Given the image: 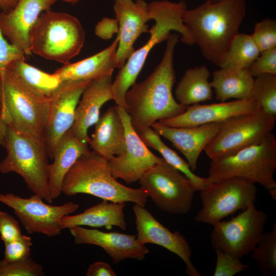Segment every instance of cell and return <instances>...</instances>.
Segmentation results:
<instances>
[{
    "mask_svg": "<svg viewBox=\"0 0 276 276\" xmlns=\"http://www.w3.org/2000/svg\"><path fill=\"white\" fill-rule=\"evenodd\" d=\"M178 37L177 33L170 35L159 63L147 78L135 82L125 94L126 111L136 131L186 110V106L178 103L172 93L176 80L173 56Z\"/></svg>",
    "mask_w": 276,
    "mask_h": 276,
    "instance_id": "6da1fadb",
    "label": "cell"
},
{
    "mask_svg": "<svg viewBox=\"0 0 276 276\" xmlns=\"http://www.w3.org/2000/svg\"><path fill=\"white\" fill-rule=\"evenodd\" d=\"M246 0L206 1L187 10L183 20L206 60L220 66L246 13Z\"/></svg>",
    "mask_w": 276,
    "mask_h": 276,
    "instance_id": "7a4b0ae2",
    "label": "cell"
},
{
    "mask_svg": "<svg viewBox=\"0 0 276 276\" xmlns=\"http://www.w3.org/2000/svg\"><path fill=\"white\" fill-rule=\"evenodd\" d=\"M148 7L151 20L155 21V24L149 30L150 38L143 46L132 53L112 81L113 100L117 106L125 110V94L136 82L149 53L156 44L166 40L172 31L180 34L183 43L189 45L195 44L194 38L183 20V14L187 10L185 1H154L148 4Z\"/></svg>",
    "mask_w": 276,
    "mask_h": 276,
    "instance_id": "3957f363",
    "label": "cell"
},
{
    "mask_svg": "<svg viewBox=\"0 0 276 276\" xmlns=\"http://www.w3.org/2000/svg\"><path fill=\"white\" fill-rule=\"evenodd\" d=\"M62 193L86 194L113 202H131L145 207L148 196L140 187L122 185L112 176L108 160L93 150L82 155L64 176Z\"/></svg>",
    "mask_w": 276,
    "mask_h": 276,
    "instance_id": "277c9868",
    "label": "cell"
},
{
    "mask_svg": "<svg viewBox=\"0 0 276 276\" xmlns=\"http://www.w3.org/2000/svg\"><path fill=\"white\" fill-rule=\"evenodd\" d=\"M49 98L26 85L7 69L0 71V124L10 125L45 148Z\"/></svg>",
    "mask_w": 276,
    "mask_h": 276,
    "instance_id": "5b68a950",
    "label": "cell"
},
{
    "mask_svg": "<svg viewBox=\"0 0 276 276\" xmlns=\"http://www.w3.org/2000/svg\"><path fill=\"white\" fill-rule=\"evenodd\" d=\"M0 145L7 151L6 156L0 162V173L18 174L33 194L52 203L54 199L48 184L50 164L45 148L5 124H0Z\"/></svg>",
    "mask_w": 276,
    "mask_h": 276,
    "instance_id": "8992f818",
    "label": "cell"
},
{
    "mask_svg": "<svg viewBox=\"0 0 276 276\" xmlns=\"http://www.w3.org/2000/svg\"><path fill=\"white\" fill-rule=\"evenodd\" d=\"M276 138L271 133L262 142L225 157L211 159L209 182L241 177L260 185L276 200Z\"/></svg>",
    "mask_w": 276,
    "mask_h": 276,
    "instance_id": "52a82bcc",
    "label": "cell"
},
{
    "mask_svg": "<svg viewBox=\"0 0 276 276\" xmlns=\"http://www.w3.org/2000/svg\"><path fill=\"white\" fill-rule=\"evenodd\" d=\"M85 31L75 16L51 10L42 12L30 34L32 53L66 64L83 46Z\"/></svg>",
    "mask_w": 276,
    "mask_h": 276,
    "instance_id": "ba28073f",
    "label": "cell"
},
{
    "mask_svg": "<svg viewBox=\"0 0 276 276\" xmlns=\"http://www.w3.org/2000/svg\"><path fill=\"white\" fill-rule=\"evenodd\" d=\"M276 116L260 108L221 122L219 129L204 151L211 160L233 154L264 141L275 126Z\"/></svg>",
    "mask_w": 276,
    "mask_h": 276,
    "instance_id": "9c48e42d",
    "label": "cell"
},
{
    "mask_svg": "<svg viewBox=\"0 0 276 276\" xmlns=\"http://www.w3.org/2000/svg\"><path fill=\"white\" fill-rule=\"evenodd\" d=\"M139 182L160 210L173 214H185L191 210L196 188L184 174L165 161L149 169Z\"/></svg>",
    "mask_w": 276,
    "mask_h": 276,
    "instance_id": "30bf717a",
    "label": "cell"
},
{
    "mask_svg": "<svg viewBox=\"0 0 276 276\" xmlns=\"http://www.w3.org/2000/svg\"><path fill=\"white\" fill-rule=\"evenodd\" d=\"M199 191L202 208L195 220L214 225L239 210L254 205L257 190L255 183L249 180L232 177L210 182Z\"/></svg>",
    "mask_w": 276,
    "mask_h": 276,
    "instance_id": "8fae6325",
    "label": "cell"
},
{
    "mask_svg": "<svg viewBox=\"0 0 276 276\" xmlns=\"http://www.w3.org/2000/svg\"><path fill=\"white\" fill-rule=\"evenodd\" d=\"M267 214L252 205L228 221H220L213 226L210 242L220 249L241 259L250 254L264 233Z\"/></svg>",
    "mask_w": 276,
    "mask_h": 276,
    "instance_id": "7c38bea8",
    "label": "cell"
},
{
    "mask_svg": "<svg viewBox=\"0 0 276 276\" xmlns=\"http://www.w3.org/2000/svg\"><path fill=\"white\" fill-rule=\"evenodd\" d=\"M43 200L35 194L22 198L12 193H0V202L13 210L29 234H41L48 237L58 236L62 231V218L76 212L79 205L72 201L53 205Z\"/></svg>",
    "mask_w": 276,
    "mask_h": 276,
    "instance_id": "4fadbf2b",
    "label": "cell"
},
{
    "mask_svg": "<svg viewBox=\"0 0 276 276\" xmlns=\"http://www.w3.org/2000/svg\"><path fill=\"white\" fill-rule=\"evenodd\" d=\"M117 106L124 126L125 150L109 159L108 163L114 178L122 179L129 184L139 181L147 171L165 160L148 149L133 127L128 112L124 108Z\"/></svg>",
    "mask_w": 276,
    "mask_h": 276,
    "instance_id": "5bb4252c",
    "label": "cell"
},
{
    "mask_svg": "<svg viewBox=\"0 0 276 276\" xmlns=\"http://www.w3.org/2000/svg\"><path fill=\"white\" fill-rule=\"evenodd\" d=\"M90 82H62L49 97L44 145L48 156L51 159L58 142L73 126L77 104L84 89Z\"/></svg>",
    "mask_w": 276,
    "mask_h": 276,
    "instance_id": "9a60e30c",
    "label": "cell"
},
{
    "mask_svg": "<svg viewBox=\"0 0 276 276\" xmlns=\"http://www.w3.org/2000/svg\"><path fill=\"white\" fill-rule=\"evenodd\" d=\"M133 211L137 231L136 239L142 245L154 244L178 256L185 263L186 273L190 276L200 273L191 260L190 244L179 232H172L164 226L144 206L134 203Z\"/></svg>",
    "mask_w": 276,
    "mask_h": 276,
    "instance_id": "2e32d148",
    "label": "cell"
},
{
    "mask_svg": "<svg viewBox=\"0 0 276 276\" xmlns=\"http://www.w3.org/2000/svg\"><path fill=\"white\" fill-rule=\"evenodd\" d=\"M113 10L119 25L117 68H122L135 51L133 45L143 33L149 32L151 20L148 4L145 0H113Z\"/></svg>",
    "mask_w": 276,
    "mask_h": 276,
    "instance_id": "e0dca14e",
    "label": "cell"
},
{
    "mask_svg": "<svg viewBox=\"0 0 276 276\" xmlns=\"http://www.w3.org/2000/svg\"><path fill=\"white\" fill-rule=\"evenodd\" d=\"M57 0H18L10 12H0V28L10 43L25 55L32 53L30 46V32L40 14L51 10Z\"/></svg>",
    "mask_w": 276,
    "mask_h": 276,
    "instance_id": "ac0fdd59",
    "label": "cell"
},
{
    "mask_svg": "<svg viewBox=\"0 0 276 276\" xmlns=\"http://www.w3.org/2000/svg\"><path fill=\"white\" fill-rule=\"evenodd\" d=\"M70 231L75 243L101 247L115 264L128 259L141 261L149 252L145 245L139 242L136 235L117 232H105L80 226L72 227Z\"/></svg>",
    "mask_w": 276,
    "mask_h": 276,
    "instance_id": "d6986e66",
    "label": "cell"
},
{
    "mask_svg": "<svg viewBox=\"0 0 276 276\" xmlns=\"http://www.w3.org/2000/svg\"><path fill=\"white\" fill-rule=\"evenodd\" d=\"M260 107L252 99L188 105L181 114L157 122L169 127H189L222 122L233 117L253 112Z\"/></svg>",
    "mask_w": 276,
    "mask_h": 276,
    "instance_id": "ffe728a7",
    "label": "cell"
},
{
    "mask_svg": "<svg viewBox=\"0 0 276 276\" xmlns=\"http://www.w3.org/2000/svg\"><path fill=\"white\" fill-rule=\"evenodd\" d=\"M112 76H106L90 81L84 89L77 104L71 133L81 141L89 143L87 131L100 118L102 106L113 100Z\"/></svg>",
    "mask_w": 276,
    "mask_h": 276,
    "instance_id": "44dd1931",
    "label": "cell"
},
{
    "mask_svg": "<svg viewBox=\"0 0 276 276\" xmlns=\"http://www.w3.org/2000/svg\"><path fill=\"white\" fill-rule=\"evenodd\" d=\"M221 122L189 127H173L157 122L151 125L160 136L169 141L185 157L194 172L198 158L207 145L218 132Z\"/></svg>",
    "mask_w": 276,
    "mask_h": 276,
    "instance_id": "7402d4cb",
    "label": "cell"
},
{
    "mask_svg": "<svg viewBox=\"0 0 276 276\" xmlns=\"http://www.w3.org/2000/svg\"><path fill=\"white\" fill-rule=\"evenodd\" d=\"M118 42L117 35L112 43L103 50L81 61L64 64L54 73L61 82L91 81L104 76H112L117 68Z\"/></svg>",
    "mask_w": 276,
    "mask_h": 276,
    "instance_id": "603a6c76",
    "label": "cell"
},
{
    "mask_svg": "<svg viewBox=\"0 0 276 276\" xmlns=\"http://www.w3.org/2000/svg\"><path fill=\"white\" fill-rule=\"evenodd\" d=\"M95 125L88 143L93 151L107 160L125 151V129L116 105L110 106Z\"/></svg>",
    "mask_w": 276,
    "mask_h": 276,
    "instance_id": "cb8c5ba5",
    "label": "cell"
},
{
    "mask_svg": "<svg viewBox=\"0 0 276 276\" xmlns=\"http://www.w3.org/2000/svg\"><path fill=\"white\" fill-rule=\"evenodd\" d=\"M90 150L88 144L75 137L69 130L60 140L54 150L48 169V184L53 199L62 194L65 175L83 154Z\"/></svg>",
    "mask_w": 276,
    "mask_h": 276,
    "instance_id": "d4e9b609",
    "label": "cell"
},
{
    "mask_svg": "<svg viewBox=\"0 0 276 276\" xmlns=\"http://www.w3.org/2000/svg\"><path fill=\"white\" fill-rule=\"evenodd\" d=\"M125 206V202H113L103 200L82 213L65 216L61 220L60 227L63 230L77 226L105 227L107 229H110L112 226H117L124 231L127 228L124 213Z\"/></svg>",
    "mask_w": 276,
    "mask_h": 276,
    "instance_id": "484cf974",
    "label": "cell"
},
{
    "mask_svg": "<svg viewBox=\"0 0 276 276\" xmlns=\"http://www.w3.org/2000/svg\"><path fill=\"white\" fill-rule=\"evenodd\" d=\"M249 68L220 67L213 73L211 84L219 102L251 99L254 81Z\"/></svg>",
    "mask_w": 276,
    "mask_h": 276,
    "instance_id": "4316f807",
    "label": "cell"
},
{
    "mask_svg": "<svg viewBox=\"0 0 276 276\" xmlns=\"http://www.w3.org/2000/svg\"><path fill=\"white\" fill-rule=\"evenodd\" d=\"M210 73L205 65L188 69L175 90L176 101L186 106L211 100L213 88L209 78Z\"/></svg>",
    "mask_w": 276,
    "mask_h": 276,
    "instance_id": "83f0119b",
    "label": "cell"
},
{
    "mask_svg": "<svg viewBox=\"0 0 276 276\" xmlns=\"http://www.w3.org/2000/svg\"><path fill=\"white\" fill-rule=\"evenodd\" d=\"M6 69L30 88L48 98L62 83L55 74L45 73L28 64L25 56L13 60Z\"/></svg>",
    "mask_w": 276,
    "mask_h": 276,
    "instance_id": "f1b7e54d",
    "label": "cell"
},
{
    "mask_svg": "<svg viewBox=\"0 0 276 276\" xmlns=\"http://www.w3.org/2000/svg\"><path fill=\"white\" fill-rule=\"evenodd\" d=\"M136 132L147 147L158 151L166 163L184 174L191 180L197 191H200L209 183L207 177H200L194 173L187 162L166 145L160 136L151 127Z\"/></svg>",
    "mask_w": 276,
    "mask_h": 276,
    "instance_id": "f546056e",
    "label": "cell"
},
{
    "mask_svg": "<svg viewBox=\"0 0 276 276\" xmlns=\"http://www.w3.org/2000/svg\"><path fill=\"white\" fill-rule=\"evenodd\" d=\"M260 54L251 35L239 33L233 40L219 67L249 68Z\"/></svg>",
    "mask_w": 276,
    "mask_h": 276,
    "instance_id": "4dcf8cb0",
    "label": "cell"
},
{
    "mask_svg": "<svg viewBox=\"0 0 276 276\" xmlns=\"http://www.w3.org/2000/svg\"><path fill=\"white\" fill-rule=\"evenodd\" d=\"M251 258L263 275L276 274V223L270 232L263 233L251 252Z\"/></svg>",
    "mask_w": 276,
    "mask_h": 276,
    "instance_id": "1f68e13d",
    "label": "cell"
},
{
    "mask_svg": "<svg viewBox=\"0 0 276 276\" xmlns=\"http://www.w3.org/2000/svg\"><path fill=\"white\" fill-rule=\"evenodd\" d=\"M251 99L264 112L276 116V75L265 74L255 77Z\"/></svg>",
    "mask_w": 276,
    "mask_h": 276,
    "instance_id": "d6a6232c",
    "label": "cell"
},
{
    "mask_svg": "<svg viewBox=\"0 0 276 276\" xmlns=\"http://www.w3.org/2000/svg\"><path fill=\"white\" fill-rule=\"evenodd\" d=\"M44 274L42 266L31 257L16 262L0 260V276H43Z\"/></svg>",
    "mask_w": 276,
    "mask_h": 276,
    "instance_id": "836d02e7",
    "label": "cell"
},
{
    "mask_svg": "<svg viewBox=\"0 0 276 276\" xmlns=\"http://www.w3.org/2000/svg\"><path fill=\"white\" fill-rule=\"evenodd\" d=\"M251 36L260 53L276 47V21L265 18L256 23Z\"/></svg>",
    "mask_w": 276,
    "mask_h": 276,
    "instance_id": "e575fe53",
    "label": "cell"
},
{
    "mask_svg": "<svg viewBox=\"0 0 276 276\" xmlns=\"http://www.w3.org/2000/svg\"><path fill=\"white\" fill-rule=\"evenodd\" d=\"M216 263L214 276H233L247 270L249 266L242 262L241 259L220 249H216Z\"/></svg>",
    "mask_w": 276,
    "mask_h": 276,
    "instance_id": "d590c367",
    "label": "cell"
},
{
    "mask_svg": "<svg viewBox=\"0 0 276 276\" xmlns=\"http://www.w3.org/2000/svg\"><path fill=\"white\" fill-rule=\"evenodd\" d=\"M5 262H16L25 260L31 257L33 245L31 237L22 234L18 238L4 243Z\"/></svg>",
    "mask_w": 276,
    "mask_h": 276,
    "instance_id": "8d00e7d4",
    "label": "cell"
},
{
    "mask_svg": "<svg viewBox=\"0 0 276 276\" xmlns=\"http://www.w3.org/2000/svg\"><path fill=\"white\" fill-rule=\"evenodd\" d=\"M249 70L254 78L265 74L276 75V47L260 53Z\"/></svg>",
    "mask_w": 276,
    "mask_h": 276,
    "instance_id": "74e56055",
    "label": "cell"
},
{
    "mask_svg": "<svg viewBox=\"0 0 276 276\" xmlns=\"http://www.w3.org/2000/svg\"><path fill=\"white\" fill-rule=\"evenodd\" d=\"M22 235L18 221L11 215L0 210V238L4 243Z\"/></svg>",
    "mask_w": 276,
    "mask_h": 276,
    "instance_id": "f35d334b",
    "label": "cell"
},
{
    "mask_svg": "<svg viewBox=\"0 0 276 276\" xmlns=\"http://www.w3.org/2000/svg\"><path fill=\"white\" fill-rule=\"evenodd\" d=\"M1 11L0 6V12ZM3 35L0 28V71L6 70L13 60L25 55L22 52L8 42Z\"/></svg>",
    "mask_w": 276,
    "mask_h": 276,
    "instance_id": "ab89813d",
    "label": "cell"
},
{
    "mask_svg": "<svg viewBox=\"0 0 276 276\" xmlns=\"http://www.w3.org/2000/svg\"><path fill=\"white\" fill-rule=\"evenodd\" d=\"M119 32V25L116 19L104 17L95 27V34L99 38L108 40Z\"/></svg>",
    "mask_w": 276,
    "mask_h": 276,
    "instance_id": "60d3db41",
    "label": "cell"
},
{
    "mask_svg": "<svg viewBox=\"0 0 276 276\" xmlns=\"http://www.w3.org/2000/svg\"><path fill=\"white\" fill-rule=\"evenodd\" d=\"M117 274L110 265L106 262L97 261L90 264L86 276H116Z\"/></svg>",
    "mask_w": 276,
    "mask_h": 276,
    "instance_id": "b9f144b4",
    "label": "cell"
},
{
    "mask_svg": "<svg viewBox=\"0 0 276 276\" xmlns=\"http://www.w3.org/2000/svg\"><path fill=\"white\" fill-rule=\"evenodd\" d=\"M18 0H0L2 11L8 13L11 11L16 5Z\"/></svg>",
    "mask_w": 276,
    "mask_h": 276,
    "instance_id": "7bdbcfd3",
    "label": "cell"
},
{
    "mask_svg": "<svg viewBox=\"0 0 276 276\" xmlns=\"http://www.w3.org/2000/svg\"><path fill=\"white\" fill-rule=\"evenodd\" d=\"M67 3H70L72 4H75L78 3L80 0H61Z\"/></svg>",
    "mask_w": 276,
    "mask_h": 276,
    "instance_id": "ee69618b",
    "label": "cell"
},
{
    "mask_svg": "<svg viewBox=\"0 0 276 276\" xmlns=\"http://www.w3.org/2000/svg\"><path fill=\"white\" fill-rule=\"evenodd\" d=\"M208 1L211 2V3H217L219 2L222 0H207Z\"/></svg>",
    "mask_w": 276,
    "mask_h": 276,
    "instance_id": "f6af8a7d",
    "label": "cell"
}]
</instances>
